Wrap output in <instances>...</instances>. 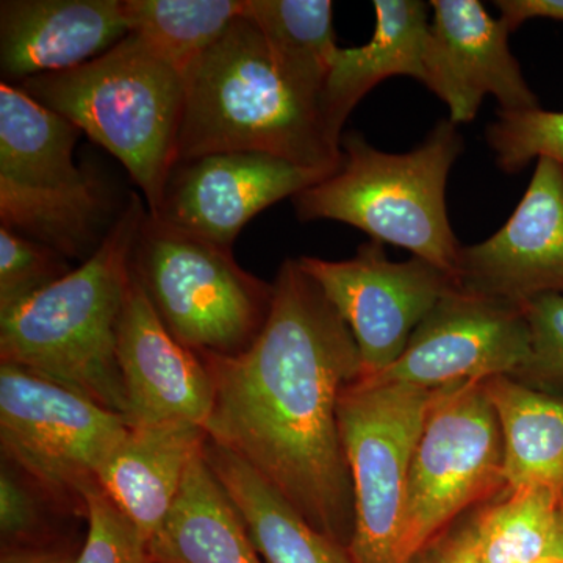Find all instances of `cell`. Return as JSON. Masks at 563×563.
Segmentation results:
<instances>
[{
	"label": "cell",
	"instance_id": "obj_10",
	"mask_svg": "<svg viewBox=\"0 0 563 563\" xmlns=\"http://www.w3.org/2000/svg\"><path fill=\"white\" fill-rule=\"evenodd\" d=\"M439 391L362 376L340 396V432L355 510L347 551L355 563H401L399 540L410 465Z\"/></svg>",
	"mask_w": 563,
	"mask_h": 563
},
{
	"label": "cell",
	"instance_id": "obj_7",
	"mask_svg": "<svg viewBox=\"0 0 563 563\" xmlns=\"http://www.w3.org/2000/svg\"><path fill=\"white\" fill-rule=\"evenodd\" d=\"M132 274L174 339L196 354L246 351L272 310L273 284L243 269L232 247L150 211L133 247Z\"/></svg>",
	"mask_w": 563,
	"mask_h": 563
},
{
	"label": "cell",
	"instance_id": "obj_24",
	"mask_svg": "<svg viewBox=\"0 0 563 563\" xmlns=\"http://www.w3.org/2000/svg\"><path fill=\"white\" fill-rule=\"evenodd\" d=\"M246 10V0H124L129 32L181 76Z\"/></svg>",
	"mask_w": 563,
	"mask_h": 563
},
{
	"label": "cell",
	"instance_id": "obj_19",
	"mask_svg": "<svg viewBox=\"0 0 563 563\" xmlns=\"http://www.w3.org/2000/svg\"><path fill=\"white\" fill-rule=\"evenodd\" d=\"M191 422L131 426L99 473V485L139 533L144 548L172 510L185 473L206 443Z\"/></svg>",
	"mask_w": 563,
	"mask_h": 563
},
{
	"label": "cell",
	"instance_id": "obj_35",
	"mask_svg": "<svg viewBox=\"0 0 563 563\" xmlns=\"http://www.w3.org/2000/svg\"><path fill=\"white\" fill-rule=\"evenodd\" d=\"M135 563H152L150 559H147V555H144V558L139 559Z\"/></svg>",
	"mask_w": 563,
	"mask_h": 563
},
{
	"label": "cell",
	"instance_id": "obj_29",
	"mask_svg": "<svg viewBox=\"0 0 563 563\" xmlns=\"http://www.w3.org/2000/svg\"><path fill=\"white\" fill-rule=\"evenodd\" d=\"M62 514L18 470L2 462L0 473V532L3 548L52 543L47 539V512Z\"/></svg>",
	"mask_w": 563,
	"mask_h": 563
},
{
	"label": "cell",
	"instance_id": "obj_28",
	"mask_svg": "<svg viewBox=\"0 0 563 563\" xmlns=\"http://www.w3.org/2000/svg\"><path fill=\"white\" fill-rule=\"evenodd\" d=\"M521 306L531 329V357L514 379L563 395V295L544 292Z\"/></svg>",
	"mask_w": 563,
	"mask_h": 563
},
{
	"label": "cell",
	"instance_id": "obj_31",
	"mask_svg": "<svg viewBox=\"0 0 563 563\" xmlns=\"http://www.w3.org/2000/svg\"><path fill=\"white\" fill-rule=\"evenodd\" d=\"M474 555L473 518L453 525L417 563H470Z\"/></svg>",
	"mask_w": 563,
	"mask_h": 563
},
{
	"label": "cell",
	"instance_id": "obj_16",
	"mask_svg": "<svg viewBox=\"0 0 563 563\" xmlns=\"http://www.w3.org/2000/svg\"><path fill=\"white\" fill-rule=\"evenodd\" d=\"M117 358L129 424L191 422L203 429L213 409L210 374L166 329L133 274L118 325Z\"/></svg>",
	"mask_w": 563,
	"mask_h": 563
},
{
	"label": "cell",
	"instance_id": "obj_6",
	"mask_svg": "<svg viewBox=\"0 0 563 563\" xmlns=\"http://www.w3.org/2000/svg\"><path fill=\"white\" fill-rule=\"evenodd\" d=\"M80 135L16 85L0 84V228L85 262L122 209L74 162Z\"/></svg>",
	"mask_w": 563,
	"mask_h": 563
},
{
	"label": "cell",
	"instance_id": "obj_9",
	"mask_svg": "<svg viewBox=\"0 0 563 563\" xmlns=\"http://www.w3.org/2000/svg\"><path fill=\"white\" fill-rule=\"evenodd\" d=\"M484 383L433 399L410 465L401 563L420 561L468 507L506 490L501 426Z\"/></svg>",
	"mask_w": 563,
	"mask_h": 563
},
{
	"label": "cell",
	"instance_id": "obj_17",
	"mask_svg": "<svg viewBox=\"0 0 563 563\" xmlns=\"http://www.w3.org/2000/svg\"><path fill=\"white\" fill-rule=\"evenodd\" d=\"M124 0H2L3 84L79 68L129 35Z\"/></svg>",
	"mask_w": 563,
	"mask_h": 563
},
{
	"label": "cell",
	"instance_id": "obj_33",
	"mask_svg": "<svg viewBox=\"0 0 563 563\" xmlns=\"http://www.w3.org/2000/svg\"><path fill=\"white\" fill-rule=\"evenodd\" d=\"M77 554L57 542L35 547L3 548L0 563H74Z\"/></svg>",
	"mask_w": 563,
	"mask_h": 563
},
{
	"label": "cell",
	"instance_id": "obj_12",
	"mask_svg": "<svg viewBox=\"0 0 563 563\" xmlns=\"http://www.w3.org/2000/svg\"><path fill=\"white\" fill-rule=\"evenodd\" d=\"M529 357L531 329L521 303L457 287L421 321L399 361L368 379L442 390L517 376Z\"/></svg>",
	"mask_w": 563,
	"mask_h": 563
},
{
	"label": "cell",
	"instance_id": "obj_4",
	"mask_svg": "<svg viewBox=\"0 0 563 563\" xmlns=\"http://www.w3.org/2000/svg\"><path fill=\"white\" fill-rule=\"evenodd\" d=\"M340 168L291 199L299 221L344 222L412 252L457 280L461 243L446 209L451 168L463 151L457 125L440 121L417 150L388 154L344 132Z\"/></svg>",
	"mask_w": 563,
	"mask_h": 563
},
{
	"label": "cell",
	"instance_id": "obj_13",
	"mask_svg": "<svg viewBox=\"0 0 563 563\" xmlns=\"http://www.w3.org/2000/svg\"><path fill=\"white\" fill-rule=\"evenodd\" d=\"M331 174L261 152H221L177 162L154 217L221 246L282 199L295 198Z\"/></svg>",
	"mask_w": 563,
	"mask_h": 563
},
{
	"label": "cell",
	"instance_id": "obj_3",
	"mask_svg": "<svg viewBox=\"0 0 563 563\" xmlns=\"http://www.w3.org/2000/svg\"><path fill=\"white\" fill-rule=\"evenodd\" d=\"M184 79L177 162L261 152L328 174L342 165V147L325 128L320 106L284 79L244 14Z\"/></svg>",
	"mask_w": 563,
	"mask_h": 563
},
{
	"label": "cell",
	"instance_id": "obj_5",
	"mask_svg": "<svg viewBox=\"0 0 563 563\" xmlns=\"http://www.w3.org/2000/svg\"><path fill=\"white\" fill-rule=\"evenodd\" d=\"M73 122L128 169L151 214L177 163L184 76L129 33L113 49L63 73L16 85Z\"/></svg>",
	"mask_w": 563,
	"mask_h": 563
},
{
	"label": "cell",
	"instance_id": "obj_30",
	"mask_svg": "<svg viewBox=\"0 0 563 563\" xmlns=\"http://www.w3.org/2000/svg\"><path fill=\"white\" fill-rule=\"evenodd\" d=\"M88 532L74 563H135L146 548L101 485L87 495Z\"/></svg>",
	"mask_w": 563,
	"mask_h": 563
},
{
	"label": "cell",
	"instance_id": "obj_21",
	"mask_svg": "<svg viewBox=\"0 0 563 563\" xmlns=\"http://www.w3.org/2000/svg\"><path fill=\"white\" fill-rule=\"evenodd\" d=\"M203 457L242 515L263 563H355L347 548L307 523L250 465L209 437Z\"/></svg>",
	"mask_w": 563,
	"mask_h": 563
},
{
	"label": "cell",
	"instance_id": "obj_32",
	"mask_svg": "<svg viewBox=\"0 0 563 563\" xmlns=\"http://www.w3.org/2000/svg\"><path fill=\"white\" fill-rule=\"evenodd\" d=\"M501 20L515 32L529 20L563 22V0H496Z\"/></svg>",
	"mask_w": 563,
	"mask_h": 563
},
{
	"label": "cell",
	"instance_id": "obj_14",
	"mask_svg": "<svg viewBox=\"0 0 563 563\" xmlns=\"http://www.w3.org/2000/svg\"><path fill=\"white\" fill-rule=\"evenodd\" d=\"M462 290L523 303L544 292L563 295V166L537 161L512 217L483 243L462 246Z\"/></svg>",
	"mask_w": 563,
	"mask_h": 563
},
{
	"label": "cell",
	"instance_id": "obj_25",
	"mask_svg": "<svg viewBox=\"0 0 563 563\" xmlns=\"http://www.w3.org/2000/svg\"><path fill=\"white\" fill-rule=\"evenodd\" d=\"M563 496L551 488L504 490L473 517L474 550L483 563H533L553 543Z\"/></svg>",
	"mask_w": 563,
	"mask_h": 563
},
{
	"label": "cell",
	"instance_id": "obj_36",
	"mask_svg": "<svg viewBox=\"0 0 563 563\" xmlns=\"http://www.w3.org/2000/svg\"><path fill=\"white\" fill-rule=\"evenodd\" d=\"M470 563H483L479 561V559H477L476 550H474V555H473L472 562H470Z\"/></svg>",
	"mask_w": 563,
	"mask_h": 563
},
{
	"label": "cell",
	"instance_id": "obj_15",
	"mask_svg": "<svg viewBox=\"0 0 563 563\" xmlns=\"http://www.w3.org/2000/svg\"><path fill=\"white\" fill-rule=\"evenodd\" d=\"M426 87L446 103L455 125L472 122L487 96L503 111L540 103L509 47V25L477 0H433Z\"/></svg>",
	"mask_w": 563,
	"mask_h": 563
},
{
	"label": "cell",
	"instance_id": "obj_8",
	"mask_svg": "<svg viewBox=\"0 0 563 563\" xmlns=\"http://www.w3.org/2000/svg\"><path fill=\"white\" fill-rule=\"evenodd\" d=\"M124 415L0 363V446L62 514L87 518V495L128 437Z\"/></svg>",
	"mask_w": 563,
	"mask_h": 563
},
{
	"label": "cell",
	"instance_id": "obj_23",
	"mask_svg": "<svg viewBox=\"0 0 563 563\" xmlns=\"http://www.w3.org/2000/svg\"><path fill=\"white\" fill-rule=\"evenodd\" d=\"M244 18L261 32L284 79L320 106L340 47L331 0H246Z\"/></svg>",
	"mask_w": 563,
	"mask_h": 563
},
{
	"label": "cell",
	"instance_id": "obj_18",
	"mask_svg": "<svg viewBox=\"0 0 563 563\" xmlns=\"http://www.w3.org/2000/svg\"><path fill=\"white\" fill-rule=\"evenodd\" d=\"M376 29L369 43L339 47L322 90L320 109L332 139L342 141L344 122L380 81L395 76L428 80L431 3L376 0Z\"/></svg>",
	"mask_w": 563,
	"mask_h": 563
},
{
	"label": "cell",
	"instance_id": "obj_20",
	"mask_svg": "<svg viewBox=\"0 0 563 563\" xmlns=\"http://www.w3.org/2000/svg\"><path fill=\"white\" fill-rule=\"evenodd\" d=\"M146 555L152 563H263L242 515L203 457V446Z\"/></svg>",
	"mask_w": 563,
	"mask_h": 563
},
{
	"label": "cell",
	"instance_id": "obj_2",
	"mask_svg": "<svg viewBox=\"0 0 563 563\" xmlns=\"http://www.w3.org/2000/svg\"><path fill=\"white\" fill-rule=\"evenodd\" d=\"M147 206L132 192L98 251L79 268L0 314V363L124 415L117 340L132 254Z\"/></svg>",
	"mask_w": 563,
	"mask_h": 563
},
{
	"label": "cell",
	"instance_id": "obj_34",
	"mask_svg": "<svg viewBox=\"0 0 563 563\" xmlns=\"http://www.w3.org/2000/svg\"><path fill=\"white\" fill-rule=\"evenodd\" d=\"M533 563H563V512L553 543L550 544L547 553H544L542 558L537 559Z\"/></svg>",
	"mask_w": 563,
	"mask_h": 563
},
{
	"label": "cell",
	"instance_id": "obj_1",
	"mask_svg": "<svg viewBox=\"0 0 563 563\" xmlns=\"http://www.w3.org/2000/svg\"><path fill=\"white\" fill-rule=\"evenodd\" d=\"M273 288L268 320L246 351L198 354L213 384L203 431L318 532L350 548L354 490L339 402L363 376L361 352L299 258L282 263Z\"/></svg>",
	"mask_w": 563,
	"mask_h": 563
},
{
	"label": "cell",
	"instance_id": "obj_27",
	"mask_svg": "<svg viewBox=\"0 0 563 563\" xmlns=\"http://www.w3.org/2000/svg\"><path fill=\"white\" fill-rule=\"evenodd\" d=\"M70 272L69 261L60 252L0 228V314L9 313Z\"/></svg>",
	"mask_w": 563,
	"mask_h": 563
},
{
	"label": "cell",
	"instance_id": "obj_11",
	"mask_svg": "<svg viewBox=\"0 0 563 563\" xmlns=\"http://www.w3.org/2000/svg\"><path fill=\"white\" fill-rule=\"evenodd\" d=\"M299 263L350 325L365 377L395 365L421 321L459 287L424 258L390 261L376 240L361 244L347 261L301 257Z\"/></svg>",
	"mask_w": 563,
	"mask_h": 563
},
{
	"label": "cell",
	"instance_id": "obj_22",
	"mask_svg": "<svg viewBox=\"0 0 563 563\" xmlns=\"http://www.w3.org/2000/svg\"><path fill=\"white\" fill-rule=\"evenodd\" d=\"M484 384L501 426L507 490L544 487L563 496V395L510 376Z\"/></svg>",
	"mask_w": 563,
	"mask_h": 563
},
{
	"label": "cell",
	"instance_id": "obj_26",
	"mask_svg": "<svg viewBox=\"0 0 563 563\" xmlns=\"http://www.w3.org/2000/svg\"><path fill=\"white\" fill-rule=\"evenodd\" d=\"M496 165L504 173L525 169L533 158L547 157L563 166V113L539 109L498 111L485 132Z\"/></svg>",
	"mask_w": 563,
	"mask_h": 563
}]
</instances>
